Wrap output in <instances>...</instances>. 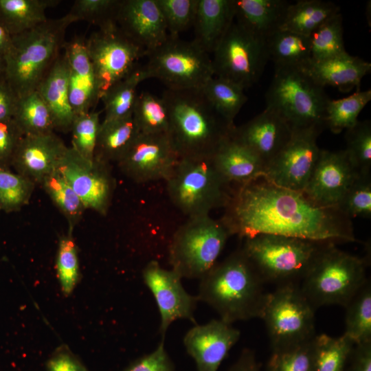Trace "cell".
<instances>
[{
	"mask_svg": "<svg viewBox=\"0 0 371 371\" xmlns=\"http://www.w3.org/2000/svg\"><path fill=\"white\" fill-rule=\"evenodd\" d=\"M313 339L294 346L273 350L267 367V371H313Z\"/></svg>",
	"mask_w": 371,
	"mask_h": 371,
	"instance_id": "f6af8a7d",
	"label": "cell"
},
{
	"mask_svg": "<svg viewBox=\"0 0 371 371\" xmlns=\"http://www.w3.org/2000/svg\"><path fill=\"white\" fill-rule=\"evenodd\" d=\"M339 12V7L332 1L300 0L289 3L279 30L309 36Z\"/></svg>",
	"mask_w": 371,
	"mask_h": 371,
	"instance_id": "4dcf8cb0",
	"label": "cell"
},
{
	"mask_svg": "<svg viewBox=\"0 0 371 371\" xmlns=\"http://www.w3.org/2000/svg\"><path fill=\"white\" fill-rule=\"evenodd\" d=\"M229 236L221 220L210 214L189 217L171 240L168 251L171 269L181 278L200 280L217 262Z\"/></svg>",
	"mask_w": 371,
	"mask_h": 371,
	"instance_id": "9c48e42d",
	"label": "cell"
},
{
	"mask_svg": "<svg viewBox=\"0 0 371 371\" xmlns=\"http://www.w3.org/2000/svg\"><path fill=\"white\" fill-rule=\"evenodd\" d=\"M37 91L51 112L55 131L70 132L76 114L69 100L68 67L65 53L57 58Z\"/></svg>",
	"mask_w": 371,
	"mask_h": 371,
	"instance_id": "d4e9b609",
	"label": "cell"
},
{
	"mask_svg": "<svg viewBox=\"0 0 371 371\" xmlns=\"http://www.w3.org/2000/svg\"><path fill=\"white\" fill-rule=\"evenodd\" d=\"M58 170L82 200L87 210L105 216L111 206L115 179L111 164L89 160L69 146Z\"/></svg>",
	"mask_w": 371,
	"mask_h": 371,
	"instance_id": "9a60e30c",
	"label": "cell"
},
{
	"mask_svg": "<svg viewBox=\"0 0 371 371\" xmlns=\"http://www.w3.org/2000/svg\"><path fill=\"white\" fill-rule=\"evenodd\" d=\"M368 262L327 243L302 278V292L315 308L326 305L346 307L368 282Z\"/></svg>",
	"mask_w": 371,
	"mask_h": 371,
	"instance_id": "5b68a950",
	"label": "cell"
},
{
	"mask_svg": "<svg viewBox=\"0 0 371 371\" xmlns=\"http://www.w3.org/2000/svg\"><path fill=\"white\" fill-rule=\"evenodd\" d=\"M139 133L133 113L121 118L102 121L97 139L95 158L109 164L117 163Z\"/></svg>",
	"mask_w": 371,
	"mask_h": 371,
	"instance_id": "f1b7e54d",
	"label": "cell"
},
{
	"mask_svg": "<svg viewBox=\"0 0 371 371\" xmlns=\"http://www.w3.org/2000/svg\"><path fill=\"white\" fill-rule=\"evenodd\" d=\"M164 18L168 35L179 34L193 26L197 0H156Z\"/></svg>",
	"mask_w": 371,
	"mask_h": 371,
	"instance_id": "c3c4849f",
	"label": "cell"
},
{
	"mask_svg": "<svg viewBox=\"0 0 371 371\" xmlns=\"http://www.w3.org/2000/svg\"><path fill=\"white\" fill-rule=\"evenodd\" d=\"M68 148L55 132L25 135L14 153L11 168L39 185L47 175L58 169Z\"/></svg>",
	"mask_w": 371,
	"mask_h": 371,
	"instance_id": "44dd1931",
	"label": "cell"
},
{
	"mask_svg": "<svg viewBox=\"0 0 371 371\" xmlns=\"http://www.w3.org/2000/svg\"><path fill=\"white\" fill-rule=\"evenodd\" d=\"M64 53L67 61L69 100L73 110L76 115L93 111L100 100V95L85 40L75 37L66 42Z\"/></svg>",
	"mask_w": 371,
	"mask_h": 371,
	"instance_id": "603a6c76",
	"label": "cell"
},
{
	"mask_svg": "<svg viewBox=\"0 0 371 371\" xmlns=\"http://www.w3.org/2000/svg\"><path fill=\"white\" fill-rule=\"evenodd\" d=\"M19 97L5 77L0 78V122L14 117Z\"/></svg>",
	"mask_w": 371,
	"mask_h": 371,
	"instance_id": "db71d44e",
	"label": "cell"
},
{
	"mask_svg": "<svg viewBox=\"0 0 371 371\" xmlns=\"http://www.w3.org/2000/svg\"><path fill=\"white\" fill-rule=\"evenodd\" d=\"M355 346L344 334L339 337L315 335L313 339V371H345Z\"/></svg>",
	"mask_w": 371,
	"mask_h": 371,
	"instance_id": "e575fe53",
	"label": "cell"
},
{
	"mask_svg": "<svg viewBox=\"0 0 371 371\" xmlns=\"http://www.w3.org/2000/svg\"><path fill=\"white\" fill-rule=\"evenodd\" d=\"M304 69L323 87L332 86L348 91L354 87L359 89L361 80L371 71V64L346 52L323 61H310Z\"/></svg>",
	"mask_w": 371,
	"mask_h": 371,
	"instance_id": "4316f807",
	"label": "cell"
},
{
	"mask_svg": "<svg viewBox=\"0 0 371 371\" xmlns=\"http://www.w3.org/2000/svg\"><path fill=\"white\" fill-rule=\"evenodd\" d=\"M69 231L59 240L56 255V271L63 291L69 294L79 278V262L76 245Z\"/></svg>",
	"mask_w": 371,
	"mask_h": 371,
	"instance_id": "bcb514c9",
	"label": "cell"
},
{
	"mask_svg": "<svg viewBox=\"0 0 371 371\" xmlns=\"http://www.w3.org/2000/svg\"><path fill=\"white\" fill-rule=\"evenodd\" d=\"M36 185L10 168L0 167V210L19 211L29 203Z\"/></svg>",
	"mask_w": 371,
	"mask_h": 371,
	"instance_id": "b9f144b4",
	"label": "cell"
},
{
	"mask_svg": "<svg viewBox=\"0 0 371 371\" xmlns=\"http://www.w3.org/2000/svg\"><path fill=\"white\" fill-rule=\"evenodd\" d=\"M328 243L273 234L245 238L242 250L263 282L282 284L302 279Z\"/></svg>",
	"mask_w": 371,
	"mask_h": 371,
	"instance_id": "ba28073f",
	"label": "cell"
},
{
	"mask_svg": "<svg viewBox=\"0 0 371 371\" xmlns=\"http://www.w3.org/2000/svg\"><path fill=\"white\" fill-rule=\"evenodd\" d=\"M47 371H88L80 361L65 350L54 354L47 362Z\"/></svg>",
	"mask_w": 371,
	"mask_h": 371,
	"instance_id": "f5cc1de1",
	"label": "cell"
},
{
	"mask_svg": "<svg viewBox=\"0 0 371 371\" xmlns=\"http://www.w3.org/2000/svg\"><path fill=\"white\" fill-rule=\"evenodd\" d=\"M133 117L141 133H168V113L161 97L147 91L137 95Z\"/></svg>",
	"mask_w": 371,
	"mask_h": 371,
	"instance_id": "ab89813d",
	"label": "cell"
},
{
	"mask_svg": "<svg viewBox=\"0 0 371 371\" xmlns=\"http://www.w3.org/2000/svg\"><path fill=\"white\" fill-rule=\"evenodd\" d=\"M168 135L180 158L212 157L232 136L236 126L214 109L201 89H166Z\"/></svg>",
	"mask_w": 371,
	"mask_h": 371,
	"instance_id": "3957f363",
	"label": "cell"
},
{
	"mask_svg": "<svg viewBox=\"0 0 371 371\" xmlns=\"http://www.w3.org/2000/svg\"><path fill=\"white\" fill-rule=\"evenodd\" d=\"M14 118L24 135L55 131L51 112L37 90L19 98Z\"/></svg>",
	"mask_w": 371,
	"mask_h": 371,
	"instance_id": "8d00e7d4",
	"label": "cell"
},
{
	"mask_svg": "<svg viewBox=\"0 0 371 371\" xmlns=\"http://www.w3.org/2000/svg\"><path fill=\"white\" fill-rule=\"evenodd\" d=\"M345 151L349 161L360 175H370L371 170V122L358 121L346 130Z\"/></svg>",
	"mask_w": 371,
	"mask_h": 371,
	"instance_id": "7bdbcfd3",
	"label": "cell"
},
{
	"mask_svg": "<svg viewBox=\"0 0 371 371\" xmlns=\"http://www.w3.org/2000/svg\"><path fill=\"white\" fill-rule=\"evenodd\" d=\"M144 65L148 78H157L167 89H201L214 76L212 58L193 40L168 36L150 52Z\"/></svg>",
	"mask_w": 371,
	"mask_h": 371,
	"instance_id": "30bf717a",
	"label": "cell"
},
{
	"mask_svg": "<svg viewBox=\"0 0 371 371\" xmlns=\"http://www.w3.org/2000/svg\"><path fill=\"white\" fill-rule=\"evenodd\" d=\"M235 21L267 41L280 29L290 3L284 0H234Z\"/></svg>",
	"mask_w": 371,
	"mask_h": 371,
	"instance_id": "83f0119b",
	"label": "cell"
},
{
	"mask_svg": "<svg viewBox=\"0 0 371 371\" xmlns=\"http://www.w3.org/2000/svg\"><path fill=\"white\" fill-rule=\"evenodd\" d=\"M227 371H261V369L254 352L246 348Z\"/></svg>",
	"mask_w": 371,
	"mask_h": 371,
	"instance_id": "9f6ffc18",
	"label": "cell"
},
{
	"mask_svg": "<svg viewBox=\"0 0 371 371\" xmlns=\"http://www.w3.org/2000/svg\"><path fill=\"white\" fill-rule=\"evenodd\" d=\"M220 219L230 236L273 234L316 242H358L352 219L337 207L313 203L303 192L277 186L262 177L233 188Z\"/></svg>",
	"mask_w": 371,
	"mask_h": 371,
	"instance_id": "6da1fadb",
	"label": "cell"
},
{
	"mask_svg": "<svg viewBox=\"0 0 371 371\" xmlns=\"http://www.w3.org/2000/svg\"><path fill=\"white\" fill-rule=\"evenodd\" d=\"M315 308L295 283L267 293L260 315L273 350L309 341L315 335Z\"/></svg>",
	"mask_w": 371,
	"mask_h": 371,
	"instance_id": "8fae6325",
	"label": "cell"
},
{
	"mask_svg": "<svg viewBox=\"0 0 371 371\" xmlns=\"http://www.w3.org/2000/svg\"><path fill=\"white\" fill-rule=\"evenodd\" d=\"M23 136L14 117L0 122V167L11 168L13 157Z\"/></svg>",
	"mask_w": 371,
	"mask_h": 371,
	"instance_id": "f907efd6",
	"label": "cell"
},
{
	"mask_svg": "<svg viewBox=\"0 0 371 371\" xmlns=\"http://www.w3.org/2000/svg\"><path fill=\"white\" fill-rule=\"evenodd\" d=\"M323 130H293L280 153L265 166L262 178L279 187L303 192L319 157L317 139Z\"/></svg>",
	"mask_w": 371,
	"mask_h": 371,
	"instance_id": "5bb4252c",
	"label": "cell"
},
{
	"mask_svg": "<svg viewBox=\"0 0 371 371\" xmlns=\"http://www.w3.org/2000/svg\"><path fill=\"white\" fill-rule=\"evenodd\" d=\"M179 159L168 133H140L117 165L134 182L166 181Z\"/></svg>",
	"mask_w": 371,
	"mask_h": 371,
	"instance_id": "2e32d148",
	"label": "cell"
},
{
	"mask_svg": "<svg viewBox=\"0 0 371 371\" xmlns=\"http://www.w3.org/2000/svg\"><path fill=\"white\" fill-rule=\"evenodd\" d=\"M292 133L289 125L278 113L265 108L245 124L236 126L233 136L266 166L287 144Z\"/></svg>",
	"mask_w": 371,
	"mask_h": 371,
	"instance_id": "7402d4cb",
	"label": "cell"
},
{
	"mask_svg": "<svg viewBox=\"0 0 371 371\" xmlns=\"http://www.w3.org/2000/svg\"><path fill=\"white\" fill-rule=\"evenodd\" d=\"M266 45L275 67L304 68L311 60L308 36L278 30L267 39Z\"/></svg>",
	"mask_w": 371,
	"mask_h": 371,
	"instance_id": "1f68e13d",
	"label": "cell"
},
{
	"mask_svg": "<svg viewBox=\"0 0 371 371\" xmlns=\"http://www.w3.org/2000/svg\"><path fill=\"white\" fill-rule=\"evenodd\" d=\"M371 100V90H357L353 94L341 99L329 100L325 109V126L333 133L354 126L358 116Z\"/></svg>",
	"mask_w": 371,
	"mask_h": 371,
	"instance_id": "f35d334b",
	"label": "cell"
},
{
	"mask_svg": "<svg viewBox=\"0 0 371 371\" xmlns=\"http://www.w3.org/2000/svg\"><path fill=\"white\" fill-rule=\"evenodd\" d=\"M75 22L77 19L68 12L12 36L3 58L4 77L19 98L37 90L64 48L67 29Z\"/></svg>",
	"mask_w": 371,
	"mask_h": 371,
	"instance_id": "277c9868",
	"label": "cell"
},
{
	"mask_svg": "<svg viewBox=\"0 0 371 371\" xmlns=\"http://www.w3.org/2000/svg\"><path fill=\"white\" fill-rule=\"evenodd\" d=\"M337 208L352 219L371 218V175H359L344 194Z\"/></svg>",
	"mask_w": 371,
	"mask_h": 371,
	"instance_id": "7dc6e473",
	"label": "cell"
},
{
	"mask_svg": "<svg viewBox=\"0 0 371 371\" xmlns=\"http://www.w3.org/2000/svg\"><path fill=\"white\" fill-rule=\"evenodd\" d=\"M329 100L324 87L300 67H275L265 94L266 108L278 113L292 131L324 130Z\"/></svg>",
	"mask_w": 371,
	"mask_h": 371,
	"instance_id": "8992f818",
	"label": "cell"
},
{
	"mask_svg": "<svg viewBox=\"0 0 371 371\" xmlns=\"http://www.w3.org/2000/svg\"><path fill=\"white\" fill-rule=\"evenodd\" d=\"M345 308L344 335L355 345L371 341V287L368 281Z\"/></svg>",
	"mask_w": 371,
	"mask_h": 371,
	"instance_id": "74e56055",
	"label": "cell"
},
{
	"mask_svg": "<svg viewBox=\"0 0 371 371\" xmlns=\"http://www.w3.org/2000/svg\"><path fill=\"white\" fill-rule=\"evenodd\" d=\"M120 0H76L70 11L77 21H85L98 28L116 22Z\"/></svg>",
	"mask_w": 371,
	"mask_h": 371,
	"instance_id": "681fc988",
	"label": "cell"
},
{
	"mask_svg": "<svg viewBox=\"0 0 371 371\" xmlns=\"http://www.w3.org/2000/svg\"><path fill=\"white\" fill-rule=\"evenodd\" d=\"M66 218L73 232L87 210L80 198L58 169L47 175L39 184Z\"/></svg>",
	"mask_w": 371,
	"mask_h": 371,
	"instance_id": "836d02e7",
	"label": "cell"
},
{
	"mask_svg": "<svg viewBox=\"0 0 371 371\" xmlns=\"http://www.w3.org/2000/svg\"><path fill=\"white\" fill-rule=\"evenodd\" d=\"M1 211V210H0Z\"/></svg>",
	"mask_w": 371,
	"mask_h": 371,
	"instance_id": "91938a15",
	"label": "cell"
},
{
	"mask_svg": "<svg viewBox=\"0 0 371 371\" xmlns=\"http://www.w3.org/2000/svg\"><path fill=\"white\" fill-rule=\"evenodd\" d=\"M166 182L172 203L188 217L224 208L233 191L216 170L212 157L180 158Z\"/></svg>",
	"mask_w": 371,
	"mask_h": 371,
	"instance_id": "52a82bcc",
	"label": "cell"
},
{
	"mask_svg": "<svg viewBox=\"0 0 371 371\" xmlns=\"http://www.w3.org/2000/svg\"><path fill=\"white\" fill-rule=\"evenodd\" d=\"M349 371H371V341L355 346Z\"/></svg>",
	"mask_w": 371,
	"mask_h": 371,
	"instance_id": "11a10c76",
	"label": "cell"
},
{
	"mask_svg": "<svg viewBox=\"0 0 371 371\" xmlns=\"http://www.w3.org/2000/svg\"><path fill=\"white\" fill-rule=\"evenodd\" d=\"M148 79L144 65L137 67L124 78L111 87L102 96L106 122L133 113L139 83Z\"/></svg>",
	"mask_w": 371,
	"mask_h": 371,
	"instance_id": "d6a6232c",
	"label": "cell"
},
{
	"mask_svg": "<svg viewBox=\"0 0 371 371\" xmlns=\"http://www.w3.org/2000/svg\"><path fill=\"white\" fill-rule=\"evenodd\" d=\"M96 76L100 99L113 85L127 76L147 52L129 38L116 22L93 32L85 40Z\"/></svg>",
	"mask_w": 371,
	"mask_h": 371,
	"instance_id": "4fadbf2b",
	"label": "cell"
},
{
	"mask_svg": "<svg viewBox=\"0 0 371 371\" xmlns=\"http://www.w3.org/2000/svg\"><path fill=\"white\" fill-rule=\"evenodd\" d=\"M212 54L214 76L244 89L258 82L269 60L266 41L235 19Z\"/></svg>",
	"mask_w": 371,
	"mask_h": 371,
	"instance_id": "7c38bea8",
	"label": "cell"
},
{
	"mask_svg": "<svg viewBox=\"0 0 371 371\" xmlns=\"http://www.w3.org/2000/svg\"><path fill=\"white\" fill-rule=\"evenodd\" d=\"M201 90L216 111L234 124L236 116L247 100L245 89L232 81L214 76Z\"/></svg>",
	"mask_w": 371,
	"mask_h": 371,
	"instance_id": "d590c367",
	"label": "cell"
},
{
	"mask_svg": "<svg viewBox=\"0 0 371 371\" xmlns=\"http://www.w3.org/2000/svg\"><path fill=\"white\" fill-rule=\"evenodd\" d=\"M12 42V36L0 25V57L3 58L9 52Z\"/></svg>",
	"mask_w": 371,
	"mask_h": 371,
	"instance_id": "6f0895ef",
	"label": "cell"
},
{
	"mask_svg": "<svg viewBox=\"0 0 371 371\" xmlns=\"http://www.w3.org/2000/svg\"><path fill=\"white\" fill-rule=\"evenodd\" d=\"M343 36V17L339 12L329 19L308 36L311 61L320 62L347 52Z\"/></svg>",
	"mask_w": 371,
	"mask_h": 371,
	"instance_id": "60d3db41",
	"label": "cell"
},
{
	"mask_svg": "<svg viewBox=\"0 0 371 371\" xmlns=\"http://www.w3.org/2000/svg\"><path fill=\"white\" fill-rule=\"evenodd\" d=\"M59 0H0V25L12 36L28 31L47 20L46 10Z\"/></svg>",
	"mask_w": 371,
	"mask_h": 371,
	"instance_id": "f546056e",
	"label": "cell"
},
{
	"mask_svg": "<svg viewBox=\"0 0 371 371\" xmlns=\"http://www.w3.org/2000/svg\"><path fill=\"white\" fill-rule=\"evenodd\" d=\"M142 278L157 303L161 317L159 333L163 337L171 324L177 319L196 323L194 313L199 301L197 296L185 290L182 278L177 273L151 260L144 268Z\"/></svg>",
	"mask_w": 371,
	"mask_h": 371,
	"instance_id": "e0dca14e",
	"label": "cell"
},
{
	"mask_svg": "<svg viewBox=\"0 0 371 371\" xmlns=\"http://www.w3.org/2000/svg\"><path fill=\"white\" fill-rule=\"evenodd\" d=\"M359 175L349 161L345 150L320 149L319 157L303 192L319 206L337 207Z\"/></svg>",
	"mask_w": 371,
	"mask_h": 371,
	"instance_id": "ac0fdd59",
	"label": "cell"
},
{
	"mask_svg": "<svg viewBox=\"0 0 371 371\" xmlns=\"http://www.w3.org/2000/svg\"><path fill=\"white\" fill-rule=\"evenodd\" d=\"M5 65L3 58L0 57V78L4 76Z\"/></svg>",
	"mask_w": 371,
	"mask_h": 371,
	"instance_id": "680465c9",
	"label": "cell"
},
{
	"mask_svg": "<svg viewBox=\"0 0 371 371\" xmlns=\"http://www.w3.org/2000/svg\"><path fill=\"white\" fill-rule=\"evenodd\" d=\"M212 159L218 172L232 187L262 177L265 168L260 158L233 134L218 147Z\"/></svg>",
	"mask_w": 371,
	"mask_h": 371,
	"instance_id": "cb8c5ba5",
	"label": "cell"
},
{
	"mask_svg": "<svg viewBox=\"0 0 371 371\" xmlns=\"http://www.w3.org/2000/svg\"><path fill=\"white\" fill-rule=\"evenodd\" d=\"M240 332L221 319L195 324L184 335L183 342L194 359L197 371H217Z\"/></svg>",
	"mask_w": 371,
	"mask_h": 371,
	"instance_id": "d6986e66",
	"label": "cell"
},
{
	"mask_svg": "<svg viewBox=\"0 0 371 371\" xmlns=\"http://www.w3.org/2000/svg\"><path fill=\"white\" fill-rule=\"evenodd\" d=\"M234 19V0H197L193 41L213 53Z\"/></svg>",
	"mask_w": 371,
	"mask_h": 371,
	"instance_id": "484cf974",
	"label": "cell"
},
{
	"mask_svg": "<svg viewBox=\"0 0 371 371\" xmlns=\"http://www.w3.org/2000/svg\"><path fill=\"white\" fill-rule=\"evenodd\" d=\"M100 111L94 110L76 115L70 132L71 146L80 155L93 160L100 127Z\"/></svg>",
	"mask_w": 371,
	"mask_h": 371,
	"instance_id": "ee69618b",
	"label": "cell"
},
{
	"mask_svg": "<svg viewBox=\"0 0 371 371\" xmlns=\"http://www.w3.org/2000/svg\"><path fill=\"white\" fill-rule=\"evenodd\" d=\"M116 23L147 55L169 36L156 0H120Z\"/></svg>",
	"mask_w": 371,
	"mask_h": 371,
	"instance_id": "ffe728a7",
	"label": "cell"
},
{
	"mask_svg": "<svg viewBox=\"0 0 371 371\" xmlns=\"http://www.w3.org/2000/svg\"><path fill=\"white\" fill-rule=\"evenodd\" d=\"M264 282L242 249L214 266L200 279L199 301L232 324L260 318L267 293Z\"/></svg>",
	"mask_w": 371,
	"mask_h": 371,
	"instance_id": "7a4b0ae2",
	"label": "cell"
},
{
	"mask_svg": "<svg viewBox=\"0 0 371 371\" xmlns=\"http://www.w3.org/2000/svg\"><path fill=\"white\" fill-rule=\"evenodd\" d=\"M124 371H175V367L162 339L155 350L135 360Z\"/></svg>",
	"mask_w": 371,
	"mask_h": 371,
	"instance_id": "816d5d0a",
	"label": "cell"
}]
</instances>
